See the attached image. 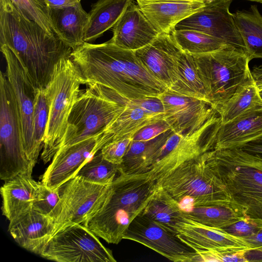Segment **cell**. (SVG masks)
<instances>
[{
	"label": "cell",
	"instance_id": "8",
	"mask_svg": "<svg viewBox=\"0 0 262 262\" xmlns=\"http://www.w3.org/2000/svg\"><path fill=\"white\" fill-rule=\"evenodd\" d=\"M34 167L24 150L18 107L5 73L0 72V178L6 181L23 174L31 176Z\"/></svg>",
	"mask_w": 262,
	"mask_h": 262
},
{
	"label": "cell",
	"instance_id": "20",
	"mask_svg": "<svg viewBox=\"0 0 262 262\" xmlns=\"http://www.w3.org/2000/svg\"><path fill=\"white\" fill-rule=\"evenodd\" d=\"M210 1L137 0L141 11L159 33L171 34L181 20Z\"/></svg>",
	"mask_w": 262,
	"mask_h": 262
},
{
	"label": "cell",
	"instance_id": "10",
	"mask_svg": "<svg viewBox=\"0 0 262 262\" xmlns=\"http://www.w3.org/2000/svg\"><path fill=\"white\" fill-rule=\"evenodd\" d=\"M61 187L60 200L49 216L55 225L54 234L72 225L88 227L89 221L105 204L113 189L112 184H96L77 176Z\"/></svg>",
	"mask_w": 262,
	"mask_h": 262
},
{
	"label": "cell",
	"instance_id": "12",
	"mask_svg": "<svg viewBox=\"0 0 262 262\" xmlns=\"http://www.w3.org/2000/svg\"><path fill=\"white\" fill-rule=\"evenodd\" d=\"M97 236L83 225H72L55 234L40 255L58 262L116 261Z\"/></svg>",
	"mask_w": 262,
	"mask_h": 262
},
{
	"label": "cell",
	"instance_id": "18",
	"mask_svg": "<svg viewBox=\"0 0 262 262\" xmlns=\"http://www.w3.org/2000/svg\"><path fill=\"white\" fill-rule=\"evenodd\" d=\"M180 50L171 34L160 33L151 42L135 53L147 71L170 89L176 81V57Z\"/></svg>",
	"mask_w": 262,
	"mask_h": 262
},
{
	"label": "cell",
	"instance_id": "30",
	"mask_svg": "<svg viewBox=\"0 0 262 262\" xmlns=\"http://www.w3.org/2000/svg\"><path fill=\"white\" fill-rule=\"evenodd\" d=\"M176 81L169 90L208 103L204 86L199 76L193 56L181 50L176 57Z\"/></svg>",
	"mask_w": 262,
	"mask_h": 262
},
{
	"label": "cell",
	"instance_id": "27",
	"mask_svg": "<svg viewBox=\"0 0 262 262\" xmlns=\"http://www.w3.org/2000/svg\"><path fill=\"white\" fill-rule=\"evenodd\" d=\"M133 0H98L89 13L84 41L91 43L113 28Z\"/></svg>",
	"mask_w": 262,
	"mask_h": 262
},
{
	"label": "cell",
	"instance_id": "42",
	"mask_svg": "<svg viewBox=\"0 0 262 262\" xmlns=\"http://www.w3.org/2000/svg\"><path fill=\"white\" fill-rule=\"evenodd\" d=\"M251 74L259 91H262V64L253 68Z\"/></svg>",
	"mask_w": 262,
	"mask_h": 262
},
{
	"label": "cell",
	"instance_id": "45",
	"mask_svg": "<svg viewBox=\"0 0 262 262\" xmlns=\"http://www.w3.org/2000/svg\"><path fill=\"white\" fill-rule=\"evenodd\" d=\"M259 94H260V96L262 99V91H259Z\"/></svg>",
	"mask_w": 262,
	"mask_h": 262
},
{
	"label": "cell",
	"instance_id": "39",
	"mask_svg": "<svg viewBox=\"0 0 262 262\" xmlns=\"http://www.w3.org/2000/svg\"><path fill=\"white\" fill-rule=\"evenodd\" d=\"M170 129H171L170 127L166 120H160L140 129L134 135L133 140L142 141L150 140Z\"/></svg>",
	"mask_w": 262,
	"mask_h": 262
},
{
	"label": "cell",
	"instance_id": "36",
	"mask_svg": "<svg viewBox=\"0 0 262 262\" xmlns=\"http://www.w3.org/2000/svg\"><path fill=\"white\" fill-rule=\"evenodd\" d=\"M48 119V106L45 91L37 94L33 123V155L36 164L40 150L43 148V139Z\"/></svg>",
	"mask_w": 262,
	"mask_h": 262
},
{
	"label": "cell",
	"instance_id": "19",
	"mask_svg": "<svg viewBox=\"0 0 262 262\" xmlns=\"http://www.w3.org/2000/svg\"><path fill=\"white\" fill-rule=\"evenodd\" d=\"M112 28L111 41L120 48L133 51L149 44L160 33L134 1Z\"/></svg>",
	"mask_w": 262,
	"mask_h": 262
},
{
	"label": "cell",
	"instance_id": "28",
	"mask_svg": "<svg viewBox=\"0 0 262 262\" xmlns=\"http://www.w3.org/2000/svg\"><path fill=\"white\" fill-rule=\"evenodd\" d=\"M236 25L246 48L250 60L262 59V15L257 5L233 13Z\"/></svg>",
	"mask_w": 262,
	"mask_h": 262
},
{
	"label": "cell",
	"instance_id": "26",
	"mask_svg": "<svg viewBox=\"0 0 262 262\" xmlns=\"http://www.w3.org/2000/svg\"><path fill=\"white\" fill-rule=\"evenodd\" d=\"M178 236L196 251L216 249H227V232L195 222L185 216L177 223Z\"/></svg>",
	"mask_w": 262,
	"mask_h": 262
},
{
	"label": "cell",
	"instance_id": "24",
	"mask_svg": "<svg viewBox=\"0 0 262 262\" xmlns=\"http://www.w3.org/2000/svg\"><path fill=\"white\" fill-rule=\"evenodd\" d=\"M51 18L58 36L73 50L83 43L89 13L81 3L71 7L51 9Z\"/></svg>",
	"mask_w": 262,
	"mask_h": 262
},
{
	"label": "cell",
	"instance_id": "1",
	"mask_svg": "<svg viewBox=\"0 0 262 262\" xmlns=\"http://www.w3.org/2000/svg\"><path fill=\"white\" fill-rule=\"evenodd\" d=\"M71 58L83 84L108 89L128 99L158 97L168 88L154 77L136 56L110 40L100 44L84 42Z\"/></svg>",
	"mask_w": 262,
	"mask_h": 262
},
{
	"label": "cell",
	"instance_id": "22",
	"mask_svg": "<svg viewBox=\"0 0 262 262\" xmlns=\"http://www.w3.org/2000/svg\"><path fill=\"white\" fill-rule=\"evenodd\" d=\"M262 138V106L249 110L221 124L214 149L242 148Z\"/></svg>",
	"mask_w": 262,
	"mask_h": 262
},
{
	"label": "cell",
	"instance_id": "14",
	"mask_svg": "<svg viewBox=\"0 0 262 262\" xmlns=\"http://www.w3.org/2000/svg\"><path fill=\"white\" fill-rule=\"evenodd\" d=\"M123 239L139 243L175 262L192 261L196 254L177 233L141 214L130 223Z\"/></svg>",
	"mask_w": 262,
	"mask_h": 262
},
{
	"label": "cell",
	"instance_id": "13",
	"mask_svg": "<svg viewBox=\"0 0 262 262\" xmlns=\"http://www.w3.org/2000/svg\"><path fill=\"white\" fill-rule=\"evenodd\" d=\"M232 0H210L179 23L175 30L192 29L215 37L246 54V48L230 11Z\"/></svg>",
	"mask_w": 262,
	"mask_h": 262
},
{
	"label": "cell",
	"instance_id": "25",
	"mask_svg": "<svg viewBox=\"0 0 262 262\" xmlns=\"http://www.w3.org/2000/svg\"><path fill=\"white\" fill-rule=\"evenodd\" d=\"M173 133L170 129L150 140H133L119 166V172L125 174L148 172L158 154Z\"/></svg>",
	"mask_w": 262,
	"mask_h": 262
},
{
	"label": "cell",
	"instance_id": "32",
	"mask_svg": "<svg viewBox=\"0 0 262 262\" xmlns=\"http://www.w3.org/2000/svg\"><path fill=\"white\" fill-rule=\"evenodd\" d=\"M171 34L181 50L192 55L211 52L230 46L215 37L194 30L174 29Z\"/></svg>",
	"mask_w": 262,
	"mask_h": 262
},
{
	"label": "cell",
	"instance_id": "33",
	"mask_svg": "<svg viewBox=\"0 0 262 262\" xmlns=\"http://www.w3.org/2000/svg\"><path fill=\"white\" fill-rule=\"evenodd\" d=\"M119 166L105 159L100 150L80 168L76 176L94 183L110 185L119 172Z\"/></svg>",
	"mask_w": 262,
	"mask_h": 262
},
{
	"label": "cell",
	"instance_id": "9",
	"mask_svg": "<svg viewBox=\"0 0 262 262\" xmlns=\"http://www.w3.org/2000/svg\"><path fill=\"white\" fill-rule=\"evenodd\" d=\"M125 108L98 90L89 87L80 92L59 149L101 135Z\"/></svg>",
	"mask_w": 262,
	"mask_h": 262
},
{
	"label": "cell",
	"instance_id": "31",
	"mask_svg": "<svg viewBox=\"0 0 262 262\" xmlns=\"http://www.w3.org/2000/svg\"><path fill=\"white\" fill-rule=\"evenodd\" d=\"M262 106L259 90L252 76L217 110L221 124L226 123L245 112Z\"/></svg>",
	"mask_w": 262,
	"mask_h": 262
},
{
	"label": "cell",
	"instance_id": "44",
	"mask_svg": "<svg viewBox=\"0 0 262 262\" xmlns=\"http://www.w3.org/2000/svg\"><path fill=\"white\" fill-rule=\"evenodd\" d=\"M251 2H254L256 3H259L262 4V0H247Z\"/></svg>",
	"mask_w": 262,
	"mask_h": 262
},
{
	"label": "cell",
	"instance_id": "3",
	"mask_svg": "<svg viewBox=\"0 0 262 262\" xmlns=\"http://www.w3.org/2000/svg\"><path fill=\"white\" fill-rule=\"evenodd\" d=\"M112 187L110 197L89 221L88 227L107 243L118 244L123 239L130 223L150 201L157 185L148 172L137 174L119 172Z\"/></svg>",
	"mask_w": 262,
	"mask_h": 262
},
{
	"label": "cell",
	"instance_id": "16",
	"mask_svg": "<svg viewBox=\"0 0 262 262\" xmlns=\"http://www.w3.org/2000/svg\"><path fill=\"white\" fill-rule=\"evenodd\" d=\"M158 97L164 106L165 120L171 130L180 135L195 132L217 113L205 101L168 89Z\"/></svg>",
	"mask_w": 262,
	"mask_h": 262
},
{
	"label": "cell",
	"instance_id": "37",
	"mask_svg": "<svg viewBox=\"0 0 262 262\" xmlns=\"http://www.w3.org/2000/svg\"><path fill=\"white\" fill-rule=\"evenodd\" d=\"M60 188H50L41 182L32 209L50 216L60 200Z\"/></svg>",
	"mask_w": 262,
	"mask_h": 262
},
{
	"label": "cell",
	"instance_id": "21",
	"mask_svg": "<svg viewBox=\"0 0 262 262\" xmlns=\"http://www.w3.org/2000/svg\"><path fill=\"white\" fill-rule=\"evenodd\" d=\"M8 231L21 247L40 255L45 246L54 235L55 225L50 216L32 209L23 216L10 222Z\"/></svg>",
	"mask_w": 262,
	"mask_h": 262
},
{
	"label": "cell",
	"instance_id": "7",
	"mask_svg": "<svg viewBox=\"0 0 262 262\" xmlns=\"http://www.w3.org/2000/svg\"><path fill=\"white\" fill-rule=\"evenodd\" d=\"M192 56L208 103L216 112L251 76L250 59L231 46Z\"/></svg>",
	"mask_w": 262,
	"mask_h": 262
},
{
	"label": "cell",
	"instance_id": "29",
	"mask_svg": "<svg viewBox=\"0 0 262 262\" xmlns=\"http://www.w3.org/2000/svg\"><path fill=\"white\" fill-rule=\"evenodd\" d=\"M140 214L176 233L175 227L184 216L180 204L157 185L152 197Z\"/></svg>",
	"mask_w": 262,
	"mask_h": 262
},
{
	"label": "cell",
	"instance_id": "6",
	"mask_svg": "<svg viewBox=\"0 0 262 262\" xmlns=\"http://www.w3.org/2000/svg\"><path fill=\"white\" fill-rule=\"evenodd\" d=\"M83 84L80 72L71 57L61 59L55 66L45 89L48 119L41 158L46 164L54 157L64 136L69 115Z\"/></svg>",
	"mask_w": 262,
	"mask_h": 262
},
{
	"label": "cell",
	"instance_id": "11",
	"mask_svg": "<svg viewBox=\"0 0 262 262\" xmlns=\"http://www.w3.org/2000/svg\"><path fill=\"white\" fill-rule=\"evenodd\" d=\"M217 114L192 133L180 135L173 132L157 155L148 172L149 177L157 181L183 162L214 149L221 124Z\"/></svg>",
	"mask_w": 262,
	"mask_h": 262
},
{
	"label": "cell",
	"instance_id": "15",
	"mask_svg": "<svg viewBox=\"0 0 262 262\" xmlns=\"http://www.w3.org/2000/svg\"><path fill=\"white\" fill-rule=\"evenodd\" d=\"M1 51L6 62V76L16 99L22 129L24 152L34 167L33 155V123L37 91L12 51L5 45Z\"/></svg>",
	"mask_w": 262,
	"mask_h": 262
},
{
	"label": "cell",
	"instance_id": "46",
	"mask_svg": "<svg viewBox=\"0 0 262 262\" xmlns=\"http://www.w3.org/2000/svg\"><path fill=\"white\" fill-rule=\"evenodd\" d=\"M201 1H209V0H201Z\"/></svg>",
	"mask_w": 262,
	"mask_h": 262
},
{
	"label": "cell",
	"instance_id": "41",
	"mask_svg": "<svg viewBox=\"0 0 262 262\" xmlns=\"http://www.w3.org/2000/svg\"><path fill=\"white\" fill-rule=\"evenodd\" d=\"M50 9H61L75 6L81 0H45Z\"/></svg>",
	"mask_w": 262,
	"mask_h": 262
},
{
	"label": "cell",
	"instance_id": "40",
	"mask_svg": "<svg viewBox=\"0 0 262 262\" xmlns=\"http://www.w3.org/2000/svg\"><path fill=\"white\" fill-rule=\"evenodd\" d=\"M250 225L251 224L248 223L247 221H242V219L241 221H237L236 224L231 228L233 229H230V230L233 233L241 235L254 234L253 233V229Z\"/></svg>",
	"mask_w": 262,
	"mask_h": 262
},
{
	"label": "cell",
	"instance_id": "5",
	"mask_svg": "<svg viewBox=\"0 0 262 262\" xmlns=\"http://www.w3.org/2000/svg\"><path fill=\"white\" fill-rule=\"evenodd\" d=\"M203 155L183 162L156 181L182 208L227 206L231 201L225 186L207 165Z\"/></svg>",
	"mask_w": 262,
	"mask_h": 262
},
{
	"label": "cell",
	"instance_id": "17",
	"mask_svg": "<svg viewBox=\"0 0 262 262\" xmlns=\"http://www.w3.org/2000/svg\"><path fill=\"white\" fill-rule=\"evenodd\" d=\"M103 134L59 149L43 174L41 182L54 189L60 187L74 177L80 168L107 143Z\"/></svg>",
	"mask_w": 262,
	"mask_h": 262
},
{
	"label": "cell",
	"instance_id": "38",
	"mask_svg": "<svg viewBox=\"0 0 262 262\" xmlns=\"http://www.w3.org/2000/svg\"><path fill=\"white\" fill-rule=\"evenodd\" d=\"M133 139L134 136H129L107 143L100 150L103 158L114 164L119 165L122 163Z\"/></svg>",
	"mask_w": 262,
	"mask_h": 262
},
{
	"label": "cell",
	"instance_id": "35",
	"mask_svg": "<svg viewBox=\"0 0 262 262\" xmlns=\"http://www.w3.org/2000/svg\"><path fill=\"white\" fill-rule=\"evenodd\" d=\"M26 17L35 21L50 34H56L51 9L45 0H11Z\"/></svg>",
	"mask_w": 262,
	"mask_h": 262
},
{
	"label": "cell",
	"instance_id": "4",
	"mask_svg": "<svg viewBox=\"0 0 262 262\" xmlns=\"http://www.w3.org/2000/svg\"><path fill=\"white\" fill-rule=\"evenodd\" d=\"M207 164L234 204L262 222V156L241 148L217 149L210 154Z\"/></svg>",
	"mask_w": 262,
	"mask_h": 262
},
{
	"label": "cell",
	"instance_id": "43",
	"mask_svg": "<svg viewBox=\"0 0 262 262\" xmlns=\"http://www.w3.org/2000/svg\"><path fill=\"white\" fill-rule=\"evenodd\" d=\"M253 239L255 241L262 242V233H257L254 235Z\"/></svg>",
	"mask_w": 262,
	"mask_h": 262
},
{
	"label": "cell",
	"instance_id": "23",
	"mask_svg": "<svg viewBox=\"0 0 262 262\" xmlns=\"http://www.w3.org/2000/svg\"><path fill=\"white\" fill-rule=\"evenodd\" d=\"M32 176L19 174L5 181L1 188L3 215L12 222L30 211L40 185Z\"/></svg>",
	"mask_w": 262,
	"mask_h": 262
},
{
	"label": "cell",
	"instance_id": "34",
	"mask_svg": "<svg viewBox=\"0 0 262 262\" xmlns=\"http://www.w3.org/2000/svg\"><path fill=\"white\" fill-rule=\"evenodd\" d=\"M184 216L209 227L223 229L227 225V206H192L183 208Z\"/></svg>",
	"mask_w": 262,
	"mask_h": 262
},
{
	"label": "cell",
	"instance_id": "2",
	"mask_svg": "<svg viewBox=\"0 0 262 262\" xmlns=\"http://www.w3.org/2000/svg\"><path fill=\"white\" fill-rule=\"evenodd\" d=\"M0 45L14 53L37 91L48 85L56 64L73 49L25 17L11 0H0Z\"/></svg>",
	"mask_w": 262,
	"mask_h": 262
}]
</instances>
